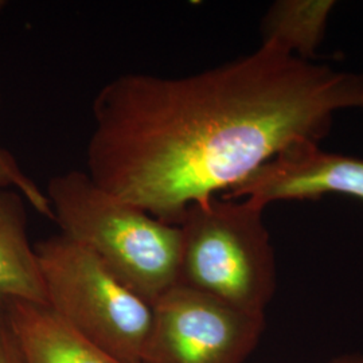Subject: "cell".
<instances>
[{
  "instance_id": "3",
  "label": "cell",
  "mask_w": 363,
  "mask_h": 363,
  "mask_svg": "<svg viewBox=\"0 0 363 363\" xmlns=\"http://www.w3.org/2000/svg\"><path fill=\"white\" fill-rule=\"evenodd\" d=\"M264 208L249 199L222 196L187 208L178 225V284L241 311L265 315L277 273Z\"/></svg>"
},
{
  "instance_id": "2",
  "label": "cell",
  "mask_w": 363,
  "mask_h": 363,
  "mask_svg": "<svg viewBox=\"0 0 363 363\" xmlns=\"http://www.w3.org/2000/svg\"><path fill=\"white\" fill-rule=\"evenodd\" d=\"M46 195L61 233L88 247L151 306L178 284L179 226L108 193L86 171L54 177Z\"/></svg>"
},
{
  "instance_id": "6",
  "label": "cell",
  "mask_w": 363,
  "mask_h": 363,
  "mask_svg": "<svg viewBox=\"0 0 363 363\" xmlns=\"http://www.w3.org/2000/svg\"><path fill=\"white\" fill-rule=\"evenodd\" d=\"M325 194L363 201V159L325 152L319 144H298L220 196L249 199L265 208L276 201L318 199Z\"/></svg>"
},
{
  "instance_id": "10",
  "label": "cell",
  "mask_w": 363,
  "mask_h": 363,
  "mask_svg": "<svg viewBox=\"0 0 363 363\" xmlns=\"http://www.w3.org/2000/svg\"><path fill=\"white\" fill-rule=\"evenodd\" d=\"M0 189H13L26 199L39 214L52 220V206L45 191L22 171L19 163L7 150L0 147Z\"/></svg>"
},
{
  "instance_id": "7",
  "label": "cell",
  "mask_w": 363,
  "mask_h": 363,
  "mask_svg": "<svg viewBox=\"0 0 363 363\" xmlns=\"http://www.w3.org/2000/svg\"><path fill=\"white\" fill-rule=\"evenodd\" d=\"M0 300L22 363H127L79 334L48 304Z\"/></svg>"
},
{
  "instance_id": "11",
  "label": "cell",
  "mask_w": 363,
  "mask_h": 363,
  "mask_svg": "<svg viewBox=\"0 0 363 363\" xmlns=\"http://www.w3.org/2000/svg\"><path fill=\"white\" fill-rule=\"evenodd\" d=\"M0 363H22L0 300Z\"/></svg>"
},
{
  "instance_id": "8",
  "label": "cell",
  "mask_w": 363,
  "mask_h": 363,
  "mask_svg": "<svg viewBox=\"0 0 363 363\" xmlns=\"http://www.w3.org/2000/svg\"><path fill=\"white\" fill-rule=\"evenodd\" d=\"M26 199L0 189V298L46 304L35 247L27 232Z\"/></svg>"
},
{
  "instance_id": "5",
  "label": "cell",
  "mask_w": 363,
  "mask_h": 363,
  "mask_svg": "<svg viewBox=\"0 0 363 363\" xmlns=\"http://www.w3.org/2000/svg\"><path fill=\"white\" fill-rule=\"evenodd\" d=\"M152 313L143 363H244L265 327V315L181 284L156 300Z\"/></svg>"
},
{
  "instance_id": "12",
  "label": "cell",
  "mask_w": 363,
  "mask_h": 363,
  "mask_svg": "<svg viewBox=\"0 0 363 363\" xmlns=\"http://www.w3.org/2000/svg\"><path fill=\"white\" fill-rule=\"evenodd\" d=\"M323 363H363V352H354V354H346L340 355L334 359H330Z\"/></svg>"
},
{
  "instance_id": "9",
  "label": "cell",
  "mask_w": 363,
  "mask_h": 363,
  "mask_svg": "<svg viewBox=\"0 0 363 363\" xmlns=\"http://www.w3.org/2000/svg\"><path fill=\"white\" fill-rule=\"evenodd\" d=\"M334 1H277L262 21V42H272L303 60L320 45Z\"/></svg>"
},
{
  "instance_id": "4",
  "label": "cell",
  "mask_w": 363,
  "mask_h": 363,
  "mask_svg": "<svg viewBox=\"0 0 363 363\" xmlns=\"http://www.w3.org/2000/svg\"><path fill=\"white\" fill-rule=\"evenodd\" d=\"M46 304L93 343L127 363H143L152 306L88 247L57 234L34 244Z\"/></svg>"
},
{
  "instance_id": "1",
  "label": "cell",
  "mask_w": 363,
  "mask_h": 363,
  "mask_svg": "<svg viewBox=\"0 0 363 363\" xmlns=\"http://www.w3.org/2000/svg\"><path fill=\"white\" fill-rule=\"evenodd\" d=\"M363 109V73L272 42L187 77L128 73L93 101L86 174L169 225L298 144H319L339 111Z\"/></svg>"
}]
</instances>
